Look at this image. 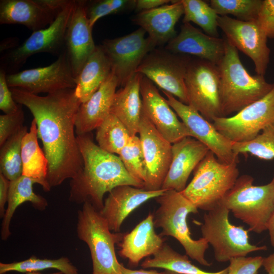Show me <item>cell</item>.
I'll use <instances>...</instances> for the list:
<instances>
[{
    "instance_id": "cell-23",
    "label": "cell",
    "mask_w": 274,
    "mask_h": 274,
    "mask_svg": "<svg viewBox=\"0 0 274 274\" xmlns=\"http://www.w3.org/2000/svg\"><path fill=\"white\" fill-rule=\"evenodd\" d=\"M165 190L149 191L124 185L112 189L99 211L111 231L119 232L121 225L129 215L148 200L161 195Z\"/></svg>"
},
{
    "instance_id": "cell-37",
    "label": "cell",
    "mask_w": 274,
    "mask_h": 274,
    "mask_svg": "<svg viewBox=\"0 0 274 274\" xmlns=\"http://www.w3.org/2000/svg\"><path fill=\"white\" fill-rule=\"evenodd\" d=\"M211 7L219 16L232 15L239 20L257 19L262 2L261 0H211Z\"/></svg>"
},
{
    "instance_id": "cell-34",
    "label": "cell",
    "mask_w": 274,
    "mask_h": 274,
    "mask_svg": "<svg viewBox=\"0 0 274 274\" xmlns=\"http://www.w3.org/2000/svg\"><path fill=\"white\" fill-rule=\"evenodd\" d=\"M55 269L64 274H79L78 270L66 257L57 259H40L32 256L26 260L11 263H0V274L9 271L39 272Z\"/></svg>"
},
{
    "instance_id": "cell-46",
    "label": "cell",
    "mask_w": 274,
    "mask_h": 274,
    "mask_svg": "<svg viewBox=\"0 0 274 274\" xmlns=\"http://www.w3.org/2000/svg\"><path fill=\"white\" fill-rule=\"evenodd\" d=\"M121 272L122 274H163V272H158L156 270H146L144 269L132 270L124 266L122 263Z\"/></svg>"
},
{
    "instance_id": "cell-14",
    "label": "cell",
    "mask_w": 274,
    "mask_h": 274,
    "mask_svg": "<svg viewBox=\"0 0 274 274\" xmlns=\"http://www.w3.org/2000/svg\"><path fill=\"white\" fill-rule=\"evenodd\" d=\"M140 27L122 37L105 39L101 45L108 56L118 86H123L136 72L145 56L156 48Z\"/></svg>"
},
{
    "instance_id": "cell-26",
    "label": "cell",
    "mask_w": 274,
    "mask_h": 274,
    "mask_svg": "<svg viewBox=\"0 0 274 274\" xmlns=\"http://www.w3.org/2000/svg\"><path fill=\"white\" fill-rule=\"evenodd\" d=\"M153 214L148 215L129 232L123 234L119 243V255L138 265L143 258L154 255L164 244V239L155 230Z\"/></svg>"
},
{
    "instance_id": "cell-42",
    "label": "cell",
    "mask_w": 274,
    "mask_h": 274,
    "mask_svg": "<svg viewBox=\"0 0 274 274\" xmlns=\"http://www.w3.org/2000/svg\"><path fill=\"white\" fill-rule=\"evenodd\" d=\"M257 20L267 38H274V0L262 1Z\"/></svg>"
},
{
    "instance_id": "cell-13",
    "label": "cell",
    "mask_w": 274,
    "mask_h": 274,
    "mask_svg": "<svg viewBox=\"0 0 274 274\" xmlns=\"http://www.w3.org/2000/svg\"><path fill=\"white\" fill-rule=\"evenodd\" d=\"M6 79L10 88H19L37 95L74 89L77 86L65 50L49 65L7 74Z\"/></svg>"
},
{
    "instance_id": "cell-47",
    "label": "cell",
    "mask_w": 274,
    "mask_h": 274,
    "mask_svg": "<svg viewBox=\"0 0 274 274\" xmlns=\"http://www.w3.org/2000/svg\"><path fill=\"white\" fill-rule=\"evenodd\" d=\"M262 266L267 274H274V253L263 258Z\"/></svg>"
},
{
    "instance_id": "cell-19",
    "label": "cell",
    "mask_w": 274,
    "mask_h": 274,
    "mask_svg": "<svg viewBox=\"0 0 274 274\" xmlns=\"http://www.w3.org/2000/svg\"><path fill=\"white\" fill-rule=\"evenodd\" d=\"M140 93L143 112L167 141L174 144L185 137H192L155 85L144 76L141 81Z\"/></svg>"
},
{
    "instance_id": "cell-29",
    "label": "cell",
    "mask_w": 274,
    "mask_h": 274,
    "mask_svg": "<svg viewBox=\"0 0 274 274\" xmlns=\"http://www.w3.org/2000/svg\"><path fill=\"white\" fill-rule=\"evenodd\" d=\"M111 72L110 60L101 45L96 46L77 79L75 89L81 103L86 101L91 96Z\"/></svg>"
},
{
    "instance_id": "cell-36",
    "label": "cell",
    "mask_w": 274,
    "mask_h": 274,
    "mask_svg": "<svg viewBox=\"0 0 274 274\" xmlns=\"http://www.w3.org/2000/svg\"><path fill=\"white\" fill-rule=\"evenodd\" d=\"M232 150L237 155L250 154L261 159H273L274 123L265 127L250 141L233 143Z\"/></svg>"
},
{
    "instance_id": "cell-15",
    "label": "cell",
    "mask_w": 274,
    "mask_h": 274,
    "mask_svg": "<svg viewBox=\"0 0 274 274\" xmlns=\"http://www.w3.org/2000/svg\"><path fill=\"white\" fill-rule=\"evenodd\" d=\"M218 26L226 39L253 61L257 75H264L269 60L267 37L257 20L242 21L218 16Z\"/></svg>"
},
{
    "instance_id": "cell-39",
    "label": "cell",
    "mask_w": 274,
    "mask_h": 274,
    "mask_svg": "<svg viewBox=\"0 0 274 274\" xmlns=\"http://www.w3.org/2000/svg\"><path fill=\"white\" fill-rule=\"evenodd\" d=\"M135 1L98 0L85 2V11L89 25L93 27L96 21L102 17L118 14L135 8Z\"/></svg>"
},
{
    "instance_id": "cell-24",
    "label": "cell",
    "mask_w": 274,
    "mask_h": 274,
    "mask_svg": "<svg viewBox=\"0 0 274 274\" xmlns=\"http://www.w3.org/2000/svg\"><path fill=\"white\" fill-rule=\"evenodd\" d=\"M172 2L171 4L140 12L133 19L148 33L155 47L167 44L177 35L175 25L184 15L181 0Z\"/></svg>"
},
{
    "instance_id": "cell-52",
    "label": "cell",
    "mask_w": 274,
    "mask_h": 274,
    "mask_svg": "<svg viewBox=\"0 0 274 274\" xmlns=\"http://www.w3.org/2000/svg\"><path fill=\"white\" fill-rule=\"evenodd\" d=\"M273 180H274V177L273 178Z\"/></svg>"
},
{
    "instance_id": "cell-28",
    "label": "cell",
    "mask_w": 274,
    "mask_h": 274,
    "mask_svg": "<svg viewBox=\"0 0 274 274\" xmlns=\"http://www.w3.org/2000/svg\"><path fill=\"white\" fill-rule=\"evenodd\" d=\"M35 184L40 185L37 180L23 175L10 181L7 208L1 225L2 240H7L11 235L10 229L11 221L16 209L20 204L29 202L34 208L41 211L45 210L48 207L47 200L34 192L33 185Z\"/></svg>"
},
{
    "instance_id": "cell-49",
    "label": "cell",
    "mask_w": 274,
    "mask_h": 274,
    "mask_svg": "<svg viewBox=\"0 0 274 274\" xmlns=\"http://www.w3.org/2000/svg\"><path fill=\"white\" fill-rule=\"evenodd\" d=\"M5 42H3L1 44V51L2 50L13 48L12 46H15V43L17 42L16 39L14 38H10L9 39H6Z\"/></svg>"
},
{
    "instance_id": "cell-8",
    "label": "cell",
    "mask_w": 274,
    "mask_h": 274,
    "mask_svg": "<svg viewBox=\"0 0 274 274\" xmlns=\"http://www.w3.org/2000/svg\"><path fill=\"white\" fill-rule=\"evenodd\" d=\"M229 212L221 203L203 215L200 227L202 237L212 246L216 260L224 262L253 252L266 250L265 246H257L250 243L248 230L229 222Z\"/></svg>"
},
{
    "instance_id": "cell-43",
    "label": "cell",
    "mask_w": 274,
    "mask_h": 274,
    "mask_svg": "<svg viewBox=\"0 0 274 274\" xmlns=\"http://www.w3.org/2000/svg\"><path fill=\"white\" fill-rule=\"evenodd\" d=\"M6 71L1 67L0 70V109L6 114L15 112L19 105L14 100L10 88L9 87Z\"/></svg>"
},
{
    "instance_id": "cell-51",
    "label": "cell",
    "mask_w": 274,
    "mask_h": 274,
    "mask_svg": "<svg viewBox=\"0 0 274 274\" xmlns=\"http://www.w3.org/2000/svg\"><path fill=\"white\" fill-rule=\"evenodd\" d=\"M163 274H179V273L165 270L164 271H163Z\"/></svg>"
},
{
    "instance_id": "cell-40",
    "label": "cell",
    "mask_w": 274,
    "mask_h": 274,
    "mask_svg": "<svg viewBox=\"0 0 274 274\" xmlns=\"http://www.w3.org/2000/svg\"><path fill=\"white\" fill-rule=\"evenodd\" d=\"M14 113L0 116V146L23 125L24 113L21 105Z\"/></svg>"
},
{
    "instance_id": "cell-38",
    "label": "cell",
    "mask_w": 274,
    "mask_h": 274,
    "mask_svg": "<svg viewBox=\"0 0 274 274\" xmlns=\"http://www.w3.org/2000/svg\"><path fill=\"white\" fill-rule=\"evenodd\" d=\"M118 156L128 173L144 186L146 167L139 136L137 135L131 136Z\"/></svg>"
},
{
    "instance_id": "cell-25",
    "label": "cell",
    "mask_w": 274,
    "mask_h": 274,
    "mask_svg": "<svg viewBox=\"0 0 274 274\" xmlns=\"http://www.w3.org/2000/svg\"><path fill=\"white\" fill-rule=\"evenodd\" d=\"M117 86L118 80L112 72L91 96L86 101L81 104L75 121L77 135L90 133L110 114Z\"/></svg>"
},
{
    "instance_id": "cell-31",
    "label": "cell",
    "mask_w": 274,
    "mask_h": 274,
    "mask_svg": "<svg viewBox=\"0 0 274 274\" xmlns=\"http://www.w3.org/2000/svg\"><path fill=\"white\" fill-rule=\"evenodd\" d=\"M144 268H160L179 274H227L226 267L217 272H208L194 265L188 256L182 255L166 244H164L153 258H147L141 265Z\"/></svg>"
},
{
    "instance_id": "cell-27",
    "label": "cell",
    "mask_w": 274,
    "mask_h": 274,
    "mask_svg": "<svg viewBox=\"0 0 274 274\" xmlns=\"http://www.w3.org/2000/svg\"><path fill=\"white\" fill-rule=\"evenodd\" d=\"M142 76L135 73L116 91L111 107L110 113L123 123L131 136L139 133L143 108L140 93Z\"/></svg>"
},
{
    "instance_id": "cell-30",
    "label": "cell",
    "mask_w": 274,
    "mask_h": 274,
    "mask_svg": "<svg viewBox=\"0 0 274 274\" xmlns=\"http://www.w3.org/2000/svg\"><path fill=\"white\" fill-rule=\"evenodd\" d=\"M38 139L37 124L33 119L29 131L22 142V175L37 180L45 191H49L51 188L47 181L48 162Z\"/></svg>"
},
{
    "instance_id": "cell-1",
    "label": "cell",
    "mask_w": 274,
    "mask_h": 274,
    "mask_svg": "<svg viewBox=\"0 0 274 274\" xmlns=\"http://www.w3.org/2000/svg\"><path fill=\"white\" fill-rule=\"evenodd\" d=\"M15 102L28 109L48 162L47 181L52 187L73 179L82 170L83 159L75 135V121L81 104L75 89L41 96L10 88Z\"/></svg>"
},
{
    "instance_id": "cell-44",
    "label": "cell",
    "mask_w": 274,
    "mask_h": 274,
    "mask_svg": "<svg viewBox=\"0 0 274 274\" xmlns=\"http://www.w3.org/2000/svg\"><path fill=\"white\" fill-rule=\"evenodd\" d=\"M10 181L0 173V217L3 218L6 212L5 205L8 201Z\"/></svg>"
},
{
    "instance_id": "cell-33",
    "label": "cell",
    "mask_w": 274,
    "mask_h": 274,
    "mask_svg": "<svg viewBox=\"0 0 274 274\" xmlns=\"http://www.w3.org/2000/svg\"><path fill=\"white\" fill-rule=\"evenodd\" d=\"M96 130L97 145L113 154H118L131 137L123 123L111 113Z\"/></svg>"
},
{
    "instance_id": "cell-4",
    "label": "cell",
    "mask_w": 274,
    "mask_h": 274,
    "mask_svg": "<svg viewBox=\"0 0 274 274\" xmlns=\"http://www.w3.org/2000/svg\"><path fill=\"white\" fill-rule=\"evenodd\" d=\"M155 199L159 207L153 214V221L155 227L162 230L160 235L173 237L182 245L188 256L201 265L211 266L204 257L209 243L202 237L193 239L187 225L188 215L197 213L198 209L175 190H165Z\"/></svg>"
},
{
    "instance_id": "cell-22",
    "label": "cell",
    "mask_w": 274,
    "mask_h": 274,
    "mask_svg": "<svg viewBox=\"0 0 274 274\" xmlns=\"http://www.w3.org/2000/svg\"><path fill=\"white\" fill-rule=\"evenodd\" d=\"M225 39L205 34L190 23H183L180 32L164 48L176 54L191 55L218 65L225 53Z\"/></svg>"
},
{
    "instance_id": "cell-32",
    "label": "cell",
    "mask_w": 274,
    "mask_h": 274,
    "mask_svg": "<svg viewBox=\"0 0 274 274\" xmlns=\"http://www.w3.org/2000/svg\"><path fill=\"white\" fill-rule=\"evenodd\" d=\"M27 132L23 126L1 146L0 173L10 181L22 175V142Z\"/></svg>"
},
{
    "instance_id": "cell-12",
    "label": "cell",
    "mask_w": 274,
    "mask_h": 274,
    "mask_svg": "<svg viewBox=\"0 0 274 274\" xmlns=\"http://www.w3.org/2000/svg\"><path fill=\"white\" fill-rule=\"evenodd\" d=\"M274 123V86L264 97L231 117H215L212 123L224 136L233 143L254 139Z\"/></svg>"
},
{
    "instance_id": "cell-41",
    "label": "cell",
    "mask_w": 274,
    "mask_h": 274,
    "mask_svg": "<svg viewBox=\"0 0 274 274\" xmlns=\"http://www.w3.org/2000/svg\"><path fill=\"white\" fill-rule=\"evenodd\" d=\"M263 257H240L231 259L227 274H257L262 266Z\"/></svg>"
},
{
    "instance_id": "cell-16",
    "label": "cell",
    "mask_w": 274,
    "mask_h": 274,
    "mask_svg": "<svg viewBox=\"0 0 274 274\" xmlns=\"http://www.w3.org/2000/svg\"><path fill=\"white\" fill-rule=\"evenodd\" d=\"M139 134L146 167L143 188L161 190L172 162V144L159 133L143 110Z\"/></svg>"
},
{
    "instance_id": "cell-5",
    "label": "cell",
    "mask_w": 274,
    "mask_h": 274,
    "mask_svg": "<svg viewBox=\"0 0 274 274\" xmlns=\"http://www.w3.org/2000/svg\"><path fill=\"white\" fill-rule=\"evenodd\" d=\"M77 233L89 248L92 274H122L115 246L121 242L123 234L113 233L99 211L89 202L78 211Z\"/></svg>"
},
{
    "instance_id": "cell-20",
    "label": "cell",
    "mask_w": 274,
    "mask_h": 274,
    "mask_svg": "<svg viewBox=\"0 0 274 274\" xmlns=\"http://www.w3.org/2000/svg\"><path fill=\"white\" fill-rule=\"evenodd\" d=\"M86 1H76L65 35L64 50L77 79L94 51L92 29L85 11Z\"/></svg>"
},
{
    "instance_id": "cell-48",
    "label": "cell",
    "mask_w": 274,
    "mask_h": 274,
    "mask_svg": "<svg viewBox=\"0 0 274 274\" xmlns=\"http://www.w3.org/2000/svg\"><path fill=\"white\" fill-rule=\"evenodd\" d=\"M267 230L269 231L271 245L274 248V213L269 222Z\"/></svg>"
},
{
    "instance_id": "cell-7",
    "label": "cell",
    "mask_w": 274,
    "mask_h": 274,
    "mask_svg": "<svg viewBox=\"0 0 274 274\" xmlns=\"http://www.w3.org/2000/svg\"><path fill=\"white\" fill-rule=\"evenodd\" d=\"M236 162L224 163L209 151L181 193L198 209L209 211L221 204L239 177Z\"/></svg>"
},
{
    "instance_id": "cell-10",
    "label": "cell",
    "mask_w": 274,
    "mask_h": 274,
    "mask_svg": "<svg viewBox=\"0 0 274 274\" xmlns=\"http://www.w3.org/2000/svg\"><path fill=\"white\" fill-rule=\"evenodd\" d=\"M185 83L188 105L211 122L215 117H222L218 65L201 59H191Z\"/></svg>"
},
{
    "instance_id": "cell-3",
    "label": "cell",
    "mask_w": 274,
    "mask_h": 274,
    "mask_svg": "<svg viewBox=\"0 0 274 274\" xmlns=\"http://www.w3.org/2000/svg\"><path fill=\"white\" fill-rule=\"evenodd\" d=\"M218 67L222 117L237 113L261 99L274 86L263 76L250 75L242 64L237 49L226 39L224 55Z\"/></svg>"
},
{
    "instance_id": "cell-35",
    "label": "cell",
    "mask_w": 274,
    "mask_h": 274,
    "mask_svg": "<svg viewBox=\"0 0 274 274\" xmlns=\"http://www.w3.org/2000/svg\"><path fill=\"white\" fill-rule=\"evenodd\" d=\"M184 8L183 23L192 22L208 35L218 37V17L215 11L201 0H181Z\"/></svg>"
},
{
    "instance_id": "cell-45",
    "label": "cell",
    "mask_w": 274,
    "mask_h": 274,
    "mask_svg": "<svg viewBox=\"0 0 274 274\" xmlns=\"http://www.w3.org/2000/svg\"><path fill=\"white\" fill-rule=\"evenodd\" d=\"M169 2L168 0H136L135 9L139 12L149 10L168 4Z\"/></svg>"
},
{
    "instance_id": "cell-50",
    "label": "cell",
    "mask_w": 274,
    "mask_h": 274,
    "mask_svg": "<svg viewBox=\"0 0 274 274\" xmlns=\"http://www.w3.org/2000/svg\"><path fill=\"white\" fill-rule=\"evenodd\" d=\"M4 274H6V273H4ZM25 274H44V273H42L39 272H26ZM48 274H64V273H63V272L61 271H58V272L51 273H48Z\"/></svg>"
},
{
    "instance_id": "cell-2",
    "label": "cell",
    "mask_w": 274,
    "mask_h": 274,
    "mask_svg": "<svg viewBox=\"0 0 274 274\" xmlns=\"http://www.w3.org/2000/svg\"><path fill=\"white\" fill-rule=\"evenodd\" d=\"M77 139L83 167L71 179V202H89L100 211L104 195L114 188L124 185L144 188L143 184L128 173L118 156L103 150L94 142L91 132L77 135Z\"/></svg>"
},
{
    "instance_id": "cell-18",
    "label": "cell",
    "mask_w": 274,
    "mask_h": 274,
    "mask_svg": "<svg viewBox=\"0 0 274 274\" xmlns=\"http://www.w3.org/2000/svg\"><path fill=\"white\" fill-rule=\"evenodd\" d=\"M68 0H1L0 24H21L33 32L46 28Z\"/></svg>"
},
{
    "instance_id": "cell-6",
    "label": "cell",
    "mask_w": 274,
    "mask_h": 274,
    "mask_svg": "<svg viewBox=\"0 0 274 274\" xmlns=\"http://www.w3.org/2000/svg\"><path fill=\"white\" fill-rule=\"evenodd\" d=\"M247 175L239 177L221 204L234 217L249 226V230L261 233L267 230L274 213V180L255 186Z\"/></svg>"
},
{
    "instance_id": "cell-21",
    "label": "cell",
    "mask_w": 274,
    "mask_h": 274,
    "mask_svg": "<svg viewBox=\"0 0 274 274\" xmlns=\"http://www.w3.org/2000/svg\"><path fill=\"white\" fill-rule=\"evenodd\" d=\"M203 144L191 136L172 144L171 164L161 189L181 192L191 173L209 151Z\"/></svg>"
},
{
    "instance_id": "cell-17",
    "label": "cell",
    "mask_w": 274,
    "mask_h": 274,
    "mask_svg": "<svg viewBox=\"0 0 274 274\" xmlns=\"http://www.w3.org/2000/svg\"><path fill=\"white\" fill-rule=\"evenodd\" d=\"M162 92L167 103L189 130L192 138L206 146L219 161L227 164L238 162V155L232 150L233 142L221 134L212 122L190 106L182 102L168 92Z\"/></svg>"
},
{
    "instance_id": "cell-9",
    "label": "cell",
    "mask_w": 274,
    "mask_h": 274,
    "mask_svg": "<svg viewBox=\"0 0 274 274\" xmlns=\"http://www.w3.org/2000/svg\"><path fill=\"white\" fill-rule=\"evenodd\" d=\"M76 1H70L54 21L45 28L32 32L20 46L1 58V68L18 70L28 57L39 53H48L58 56L64 50L65 35Z\"/></svg>"
},
{
    "instance_id": "cell-11",
    "label": "cell",
    "mask_w": 274,
    "mask_h": 274,
    "mask_svg": "<svg viewBox=\"0 0 274 274\" xmlns=\"http://www.w3.org/2000/svg\"><path fill=\"white\" fill-rule=\"evenodd\" d=\"M191 59L187 55L155 48L145 56L136 73L188 105L185 79Z\"/></svg>"
}]
</instances>
